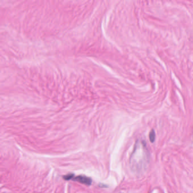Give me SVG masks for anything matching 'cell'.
Returning a JSON list of instances; mask_svg holds the SVG:
<instances>
[{"mask_svg":"<svg viewBox=\"0 0 193 193\" xmlns=\"http://www.w3.org/2000/svg\"><path fill=\"white\" fill-rule=\"evenodd\" d=\"M155 137H156V135H155V131L154 130H152L151 131V132L150 133V135H149V138H150V141L151 143L154 142L155 140Z\"/></svg>","mask_w":193,"mask_h":193,"instance_id":"2","label":"cell"},{"mask_svg":"<svg viewBox=\"0 0 193 193\" xmlns=\"http://www.w3.org/2000/svg\"><path fill=\"white\" fill-rule=\"evenodd\" d=\"M73 180L75 181H78L81 184H84L86 185H91L92 183V179L90 177H88L85 176H78L74 179Z\"/></svg>","mask_w":193,"mask_h":193,"instance_id":"1","label":"cell"},{"mask_svg":"<svg viewBox=\"0 0 193 193\" xmlns=\"http://www.w3.org/2000/svg\"><path fill=\"white\" fill-rule=\"evenodd\" d=\"M74 177V175H69L66 176L64 177L65 179L66 180H69V179H73V177Z\"/></svg>","mask_w":193,"mask_h":193,"instance_id":"3","label":"cell"}]
</instances>
